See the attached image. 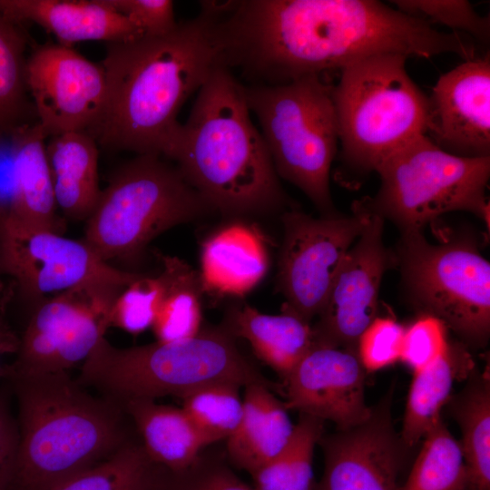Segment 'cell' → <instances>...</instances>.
<instances>
[{
	"instance_id": "obj_1",
	"label": "cell",
	"mask_w": 490,
	"mask_h": 490,
	"mask_svg": "<svg viewBox=\"0 0 490 490\" xmlns=\"http://www.w3.org/2000/svg\"><path fill=\"white\" fill-rule=\"evenodd\" d=\"M220 61L249 85H279L369 55L475 58V44L377 0H240L216 24Z\"/></svg>"
},
{
	"instance_id": "obj_2",
	"label": "cell",
	"mask_w": 490,
	"mask_h": 490,
	"mask_svg": "<svg viewBox=\"0 0 490 490\" xmlns=\"http://www.w3.org/2000/svg\"><path fill=\"white\" fill-rule=\"evenodd\" d=\"M100 64L105 98L90 134L112 151L166 158L182 105L220 65L212 19L199 13L165 35L106 44Z\"/></svg>"
},
{
	"instance_id": "obj_3",
	"label": "cell",
	"mask_w": 490,
	"mask_h": 490,
	"mask_svg": "<svg viewBox=\"0 0 490 490\" xmlns=\"http://www.w3.org/2000/svg\"><path fill=\"white\" fill-rule=\"evenodd\" d=\"M166 158L215 212L245 219L288 204L243 84L220 65L197 92Z\"/></svg>"
},
{
	"instance_id": "obj_4",
	"label": "cell",
	"mask_w": 490,
	"mask_h": 490,
	"mask_svg": "<svg viewBox=\"0 0 490 490\" xmlns=\"http://www.w3.org/2000/svg\"><path fill=\"white\" fill-rule=\"evenodd\" d=\"M10 379L19 408L15 490H52L134 439L122 407L67 371Z\"/></svg>"
},
{
	"instance_id": "obj_5",
	"label": "cell",
	"mask_w": 490,
	"mask_h": 490,
	"mask_svg": "<svg viewBox=\"0 0 490 490\" xmlns=\"http://www.w3.org/2000/svg\"><path fill=\"white\" fill-rule=\"evenodd\" d=\"M77 380L120 405L163 396L181 398L214 382L279 389L243 355L223 326L202 328L183 340L130 348L115 347L103 337L83 362Z\"/></svg>"
},
{
	"instance_id": "obj_6",
	"label": "cell",
	"mask_w": 490,
	"mask_h": 490,
	"mask_svg": "<svg viewBox=\"0 0 490 490\" xmlns=\"http://www.w3.org/2000/svg\"><path fill=\"white\" fill-rule=\"evenodd\" d=\"M407 57L378 54L343 67L332 88L338 144L339 181L348 187L363 180L390 155L426 135L428 97L406 68Z\"/></svg>"
},
{
	"instance_id": "obj_7",
	"label": "cell",
	"mask_w": 490,
	"mask_h": 490,
	"mask_svg": "<svg viewBox=\"0 0 490 490\" xmlns=\"http://www.w3.org/2000/svg\"><path fill=\"white\" fill-rule=\"evenodd\" d=\"M212 212L176 165L157 154H136L109 179L83 240L109 264H135L157 236Z\"/></svg>"
},
{
	"instance_id": "obj_8",
	"label": "cell",
	"mask_w": 490,
	"mask_h": 490,
	"mask_svg": "<svg viewBox=\"0 0 490 490\" xmlns=\"http://www.w3.org/2000/svg\"><path fill=\"white\" fill-rule=\"evenodd\" d=\"M243 88L279 178L299 188L321 216L338 214L329 188L339 142L333 85L311 74L284 84Z\"/></svg>"
},
{
	"instance_id": "obj_9",
	"label": "cell",
	"mask_w": 490,
	"mask_h": 490,
	"mask_svg": "<svg viewBox=\"0 0 490 490\" xmlns=\"http://www.w3.org/2000/svg\"><path fill=\"white\" fill-rule=\"evenodd\" d=\"M380 186L363 205L401 233L423 231L446 213L463 211L489 221L486 189L490 157L466 158L448 153L420 135L377 168Z\"/></svg>"
},
{
	"instance_id": "obj_10",
	"label": "cell",
	"mask_w": 490,
	"mask_h": 490,
	"mask_svg": "<svg viewBox=\"0 0 490 490\" xmlns=\"http://www.w3.org/2000/svg\"><path fill=\"white\" fill-rule=\"evenodd\" d=\"M396 264L404 295L419 314L442 320L466 346L490 335V264L470 239L431 243L422 231L401 233Z\"/></svg>"
},
{
	"instance_id": "obj_11",
	"label": "cell",
	"mask_w": 490,
	"mask_h": 490,
	"mask_svg": "<svg viewBox=\"0 0 490 490\" xmlns=\"http://www.w3.org/2000/svg\"><path fill=\"white\" fill-rule=\"evenodd\" d=\"M125 287L88 282L39 303L20 338L15 361L0 371L10 378L68 372L83 362L105 337L111 308Z\"/></svg>"
},
{
	"instance_id": "obj_12",
	"label": "cell",
	"mask_w": 490,
	"mask_h": 490,
	"mask_svg": "<svg viewBox=\"0 0 490 490\" xmlns=\"http://www.w3.org/2000/svg\"><path fill=\"white\" fill-rule=\"evenodd\" d=\"M369 211L356 201L351 215L314 218L298 210L282 214L278 285L289 309L310 323L321 310L342 262L363 232Z\"/></svg>"
},
{
	"instance_id": "obj_13",
	"label": "cell",
	"mask_w": 490,
	"mask_h": 490,
	"mask_svg": "<svg viewBox=\"0 0 490 490\" xmlns=\"http://www.w3.org/2000/svg\"><path fill=\"white\" fill-rule=\"evenodd\" d=\"M11 276L20 297L37 306L47 295L88 282L127 286L142 273L102 260L83 241L46 230L0 224V274Z\"/></svg>"
},
{
	"instance_id": "obj_14",
	"label": "cell",
	"mask_w": 490,
	"mask_h": 490,
	"mask_svg": "<svg viewBox=\"0 0 490 490\" xmlns=\"http://www.w3.org/2000/svg\"><path fill=\"white\" fill-rule=\"evenodd\" d=\"M26 84L46 139L91 133L100 121L105 98L103 66L72 47L58 43L35 47L27 58Z\"/></svg>"
},
{
	"instance_id": "obj_15",
	"label": "cell",
	"mask_w": 490,
	"mask_h": 490,
	"mask_svg": "<svg viewBox=\"0 0 490 490\" xmlns=\"http://www.w3.org/2000/svg\"><path fill=\"white\" fill-rule=\"evenodd\" d=\"M384 222L369 211L367 226L348 250L312 326L314 345L358 354L360 335L377 317L383 276L397 263L383 241Z\"/></svg>"
},
{
	"instance_id": "obj_16",
	"label": "cell",
	"mask_w": 490,
	"mask_h": 490,
	"mask_svg": "<svg viewBox=\"0 0 490 490\" xmlns=\"http://www.w3.org/2000/svg\"><path fill=\"white\" fill-rule=\"evenodd\" d=\"M392 393L362 423L321 437L325 466L315 490L399 489L397 476L410 449L392 422Z\"/></svg>"
},
{
	"instance_id": "obj_17",
	"label": "cell",
	"mask_w": 490,
	"mask_h": 490,
	"mask_svg": "<svg viewBox=\"0 0 490 490\" xmlns=\"http://www.w3.org/2000/svg\"><path fill=\"white\" fill-rule=\"evenodd\" d=\"M426 135L460 157H490V55L466 60L437 79Z\"/></svg>"
},
{
	"instance_id": "obj_18",
	"label": "cell",
	"mask_w": 490,
	"mask_h": 490,
	"mask_svg": "<svg viewBox=\"0 0 490 490\" xmlns=\"http://www.w3.org/2000/svg\"><path fill=\"white\" fill-rule=\"evenodd\" d=\"M284 381L287 409L335 423L358 425L370 415L365 401V369L356 352L314 345Z\"/></svg>"
},
{
	"instance_id": "obj_19",
	"label": "cell",
	"mask_w": 490,
	"mask_h": 490,
	"mask_svg": "<svg viewBox=\"0 0 490 490\" xmlns=\"http://www.w3.org/2000/svg\"><path fill=\"white\" fill-rule=\"evenodd\" d=\"M0 11L19 24H38L68 47L84 41L115 44L144 36L108 0H0Z\"/></svg>"
},
{
	"instance_id": "obj_20",
	"label": "cell",
	"mask_w": 490,
	"mask_h": 490,
	"mask_svg": "<svg viewBox=\"0 0 490 490\" xmlns=\"http://www.w3.org/2000/svg\"><path fill=\"white\" fill-rule=\"evenodd\" d=\"M213 231L202 243L199 272L204 292L240 298L265 277L270 257L258 228L233 219Z\"/></svg>"
},
{
	"instance_id": "obj_21",
	"label": "cell",
	"mask_w": 490,
	"mask_h": 490,
	"mask_svg": "<svg viewBox=\"0 0 490 490\" xmlns=\"http://www.w3.org/2000/svg\"><path fill=\"white\" fill-rule=\"evenodd\" d=\"M15 144L14 195L11 209L1 224L62 234L53 182L45 154L46 137L37 122L12 133Z\"/></svg>"
},
{
	"instance_id": "obj_22",
	"label": "cell",
	"mask_w": 490,
	"mask_h": 490,
	"mask_svg": "<svg viewBox=\"0 0 490 490\" xmlns=\"http://www.w3.org/2000/svg\"><path fill=\"white\" fill-rule=\"evenodd\" d=\"M222 326L235 338L247 340L256 357L283 380L314 346L312 325L286 309L270 315L236 302L228 309Z\"/></svg>"
},
{
	"instance_id": "obj_23",
	"label": "cell",
	"mask_w": 490,
	"mask_h": 490,
	"mask_svg": "<svg viewBox=\"0 0 490 490\" xmlns=\"http://www.w3.org/2000/svg\"><path fill=\"white\" fill-rule=\"evenodd\" d=\"M45 154L57 208L73 220L91 216L102 194L99 183V150L86 132L49 137Z\"/></svg>"
},
{
	"instance_id": "obj_24",
	"label": "cell",
	"mask_w": 490,
	"mask_h": 490,
	"mask_svg": "<svg viewBox=\"0 0 490 490\" xmlns=\"http://www.w3.org/2000/svg\"><path fill=\"white\" fill-rule=\"evenodd\" d=\"M244 388L242 416L226 440V450L233 465L252 475L281 452L294 425L270 387L250 384Z\"/></svg>"
},
{
	"instance_id": "obj_25",
	"label": "cell",
	"mask_w": 490,
	"mask_h": 490,
	"mask_svg": "<svg viewBox=\"0 0 490 490\" xmlns=\"http://www.w3.org/2000/svg\"><path fill=\"white\" fill-rule=\"evenodd\" d=\"M121 406L154 465L181 472L198 460L205 445L182 407L153 399H132Z\"/></svg>"
},
{
	"instance_id": "obj_26",
	"label": "cell",
	"mask_w": 490,
	"mask_h": 490,
	"mask_svg": "<svg viewBox=\"0 0 490 490\" xmlns=\"http://www.w3.org/2000/svg\"><path fill=\"white\" fill-rule=\"evenodd\" d=\"M464 343H450L436 361L413 374L403 426L404 444L411 449L441 417L443 406L449 401L454 383L474 369L470 354Z\"/></svg>"
},
{
	"instance_id": "obj_27",
	"label": "cell",
	"mask_w": 490,
	"mask_h": 490,
	"mask_svg": "<svg viewBox=\"0 0 490 490\" xmlns=\"http://www.w3.org/2000/svg\"><path fill=\"white\" fill-rule=\"evenodd\" d=\"M164 290L152 329L156 341L172 342L196 336L202 327L201 297L198 271L184 260L159 254Z\"/></svg>"
},
{
	"instance_id": "obj_28",
	"label": "cell",
	"mask_w": 490,
	"mask_h": 490,
	"mask_svg": "<svg viewBox=\"0 0 490 490\" xmlns=\"http://www.w3.org/2000/svg\"><path fill=\"white\" fill-rule=\"evenodd\" d=\"M462 433L466 490H490V385L485 374L475 375L447 404Z\"/></svg>"
},
{
	"instance_id": "obj_29",
	"label": "cell",
	"mask_w": 490,
	"mask_h": 490,
	"mask_svg": "<svg viewBox=\"0 0 490 490\" xmlns=\"http://www.w3.org/2000/svg\"><path fill=\"white\" fill-rule=\"evenodd\" d=\"M19 24L0 11V133L37 122L26 84L27 39Z\"/></svg>"
},
{
	"instance_id": "obj_30",
	"label": "cell",
	"mask_w": 490,
	"mask_h": 490,
	"mask_svg": "<svg viewBox=\"0 0 490 490\" xmlns=\"http://www.w3.org/2000/svg\"><path fill=\"white\" fill-rule=\"evenodd\" d=\"M323 420L299 413L281 452L251 476L255 490H315L313 454L324 431Z\"/></svg>"
},
{
	"instance_id": "obj_31",
	"label": "cell",
	"mask_w": 490,
	"mask_h": 490,
	"mask_svg": "<svg viewBox=\"0 0 490 490\" xmlns=\"http://www.w3.org/2000/svg\"><path fill=\"white\" fill-rule=\"evenodd\" d=\"M423 438L409 475L398 490H466L467 471L462 448L442 417Z\"/></svg>"
},
{
	"instance_id": "obj_32",
	"label": "cell",
	"mask_w": 490,
	"mask_h": 490,
	"mask_svg": "<svg viewBox=\"0 0 490 490\" xmlns=\"http://www.w3.org/2000/svg\"><path fill=\"white\" fill-rule=\"evenodd\" d=\"M240 387L230 382H214L199 387L181 398L182 409L205 446L227 440L238 426L243 410Z\"/></svg>"
},
{
	"instance_id": "obj_33",
	"label": "cell",
	"mask_w": 490,
	"mask_h": 490,
	"mask_svg": "<svg viewBox=\"0 0 490 490\" xmlns=\"http://www.w3.org/2000/svg\"><path fill=\"white\" fill-rule=\"evenodd\" d=\"M154 475L155 465L133 439L110 459L52 490H152Z\"/></svg>"
},
{
	"instance_id": "obj_34",
	"label": "cell",
	"mask_w": 490,
	"mask_h": 490,
	"mask_svg": "<svg viewBox=\"0 0 490 490\" xmlns=\"http://www.w3.org/2000/svg\"><path fill=\"white\" fill-rule=\"evenodd\" d=\"M164 290L161 273L141 274L115 299L110 312V328L138 335L152 328Z\"/></svg>"
},
{
	"instance_id": "obj_35",
	"label": "cell",
	"mask_w": 490,
	"mask_h": 490,
	"mask_svg": "<svg viewBox=\"0 0 490 490\" xmlns=\"http://www.w3.org/2000/svg\"><path fill=\"white\" fill-rule=\"evenodd\" d=\"M400 12L432 25L440 24L453 32L466 33L486 44L490 40V18L479 15L466 0H394Z\"/></svg>"
},
{
	"instance_id": "obj_36",
	"label": "cell",
	"mask_w": 490,
	"mask_h": 490,
	"mask_svg": "<svg viewBox=\"0 0 490 490\" xmlns=\"http://www.w3.org/2000/svg\"><path fill=\"white\" fill-rule=\"evenodd\" d=\"M447 328L439 318L419 316L404 330L400 360L413 374L436 361L447 349Z\"/></svg>"
},
{
	"instance_id": "obj_37",
	"label": "cell",
	"mask_w": 490,
	"mask_h": 490,
	"mask_svg": "<svg viewBox=\"0 0 490 490\" xmlns=\"http://www.w3.org/2000/svg\"><path fill=\"white\" fill-rule=\"evenodd\" d=\"M405 328L392 318L376 317L358 338L357 352L365 371L374 372L400 360Z\"/></svg>"
},
{
	"instance_id": "obj_38",
	"label": "cell",
	"mask_w": 490,
	"mask_h": 490,
	"mask_svg": "<svg viewBox=\"0 0 490 490\" xmlns=\"http://www.w3.org/2000/svg\"><path fill=\"white\" fill-rule=\"evenodd\" d=\"M122 15L138 25L144 36H162L177 26L170 0H108Z\"/></svg>"
},
{
	"instance_id": "obj_39",
	"label": "cell",
	"mask_w": 490,
	"mask_h": 490,
	"mask_svg": "<svg viewBox=\"0 0 490 490\" xmlns=\"http://www.w3.org/2000/svg\"><path fill=\"white\" fill-rule=\"evenodd\" d=\"M192 467L196 471L194 475L186 469L191 474L189 477L182 471L175 472L183 479L176 482L173 489L169 487L168 490H255L221 465H206L201 468L198 458Z\"/></svg>"
},
{
	"instance_id": "obj_40",
	"label": "cell",
	"mask_w": 490,
	"mask_h": 490,
	"mask_svg": "<svg viewBox=\"0 0 490 490\" xmlns=\"http://www.w3.org/2000/svg\"><path fill=\"white\" fill-rule=\"evenodd\" d=\"M18 442V427L0 398V490L11 489Z\"/></svg>"
},
{
	"instance_id": "obj_41",
	"label": "cell",
	"mask_w": 490,
	"mask_h": 490,
	"mask_svg": "<svg viewBox=\"0 0 490 490\" xmlns=\"http://www.w3.org/2000/svg\"><path fill=\"white\" fill-rule=\"evenodd\" d=\"M15 144L12 134L0 133V224L7 218L14 195Z\"/></svg>"
},
{
	"instance_id": "obj_42",
	"label": "cell",
	"mask_w": 490,
	"mask_h": 490,
	"mask_svg": "<svg viewBox=\"0 0 490 490\" xmlns=\"http://www.w3.org/2000/svg\"><path fill=\"white\" fill-rule=\"evenodd\" d=\"M10 295L9 292H6L5 296L0 299V358L5 354L16 353L20 343V338L5 318V309Z\"/></svg>"
},
{
	"instance_id": "obj_43",
	"label": "cell",
	"mask_w": 490,
	"mask_h": 490,
	"mask_svg": "<svg viewBox=\"0 0 490 490\" xmlns=\"http://www.w3.org/2000/svg\"><path fill=\"white\" fill-rule=\"evenodd\" d=\"M3 292H4V283L2 279H0V294H2Z\"/></svg>"
}]
</instances>
